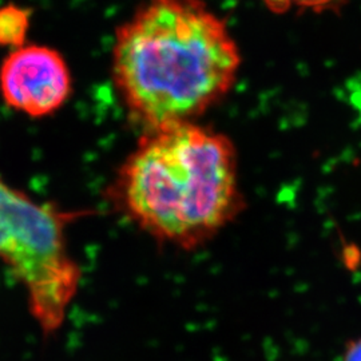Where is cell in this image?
Instances as JSON below:
<instances>
[{
    "label": "cell",
    "instance_id": "obj_1",
    "mask_svg": "<svg viewBox=\"0 0 361 361\" xmlns=\"http://www.w3.org/2000/svg\"><path fill=\"white\" fill-rule=\"evenodd\" d=\"M241 51L204 0H145L116 30L111 77L146 130L195 122L233 89Z\"/></svg>",
    "mask_w": 361,
    "mask_h": 361
},
{
    "label": "cell",
    "instance_id": "obj_2",
    "mask_svg": "<svg viewBox=\"0 0 361 361\" xmlns=\"http://www.w3.org/2000/svg\"><path fill=\"white\" fill-rule=\"evenodd\" d=\"M110 200L158 244L197 250L245 207L235 146L195 122L146 130L118 169Z\"/></svg>",
    "mask_w": 361,
    "mask_h": 361
},
{
    "label": "cell",
    "instance_id": "obj_3",
    "mask_svg": "<svg viewBox=\"0 0 361 361\" xmlns=\"http://www.w3.org/2000/svg\"><path fill=\"white\" fill-rule=\"evenodd\" d=\"M85 212L39 202L0 180V262L26 295L44 337L59 332L77 298L82 269L67 243V226Z\"/></svg>",
    "mask_w": 361,
    "mask_h": 361
},
{
    "label": "cell",
    "instance_id": "obj_4",
    "mask_svg": "<svg viewBox=\"0 0 361 361\" xmlns=\"http://www.w3.org/2000/svg\"><path fill=\"white\" fill-rule=\"evenodd\" d=\"M10 51L0 66L4 104L30 118L61 110L73 92V77L63 55L42 44H25Z\"/></svg>",
    "mask_w": 361,
    "mask_h": 361
},
{
    "label": "cell",
    "instance_id": "obj_5",
    "mask_svg": "<svg viewBox=\"0 0 361 361\" xmlns=\"http://www.w3.org/2000/svg\"><path fill=\"white\" fill-rule=\"evenodd\" d=\"M31 15L30 8L15 3L0 6V47L13 50L26 44Z\"/></svg>",
    "mask_w": 361,
    "mask_h": 361
},
{
    "label": "cell",
    "instance_id": "obj_6",
    "mask_svg": "<svg viewBox=\"0 0 361 361\" xmlns=\"http://www.w3.org/2000/svg\"><path fill=\"white\" fill-rule=\"evenodd\" d=\"M268 10L274 13H325L334 10L341 0H261Z\"/></svg>",
    "mask_w": 361,
    "mask_h": 361
},
{
    "label": "cell",
    "instance_id": "obj_7",
    "mask_svg": "<svg viewBox=\"0 0 361 361\" xmlns=\"http://www.w3.org/2000/svg\"><path fill=\"white\" fill-rule=\"evenodd\" d=\"M343 361H361V337L349 343L344 352Z\"/></svg>",
    "mask_w": 361,
    "mask_h": 361
}]
</instances>
